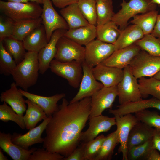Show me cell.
Instances as JSON below:
<instances>
[{
	"label": "cell",
	"mask_w": 160,
	"mask_h": 160,
	"mask_svg": "<svg viewBox=\"0 0 160 160\" xmlns=\"http://www.w3.org/2000/svg\"><path fill=\"white\" fill-rule=\"evenodd\" d=\"M153 2L157 5H160V0H152Z\"/></svg>",
	"instance_id": "cell-52"
},
{
	"label": "cell",
	"mask_w": 160,
	"mask_h": 160,
	"mask_svg": "<svg viewBox=\"0 0 160 160\" xmlns=\"http://www.w3.org/2000/svg\"><path fill=\"white\" fill-rule=\"evenodd\" d=\"M15 22L7 17L4 18L0 17V41H3L6 38L11 37L13 33Z\"/></svg>",
	"instance_id": "cell-43"
},
{
	"label": "cell",
	"mask_w": 160,
	"mask_h": 160,
	"mask_svg": "<svg viewBox=\"0 0 160 160\" xmlns=\"http://www.w3.org/2000/svg\"><path fill=\"white\" fill-rule=\"evenodd\" d=\"M7 103L0 105V120L5 122L12 121L16 123L22 129L26 128L23 116L17 114Z\"/></svg>",
	"instance_id": "cell-38"
},
{
	"label": "cell",
	"mask_w": 160,
	"mask_h": 160,
	"mask_svg": "<svg viewBox=\"0 0 160 160\" xmlns=\"http://www.w3.org/2000/svg\"><path fill=\"white\" fill-rule=\"evenodd\" d=\"M89 127L85 132L81 134L80 141L86 143L92 140L101 133L108 131L111 127L116 125L115 117H110L101 115L89 119Z\"/></svg>",
	"instance_id": "cell-14"
},
{
	"label": "cell",
	"mask_w": 160,
	"mask_h": 160,
	"mask_svg": "<svg viewBox=\"0 0 160 160\" xmlns=\"http://www.w3.org/2000/svg\"><path fill=\"white\" fill-rule=\"evenodd\" d=\"M85 47L63 36L57 42L54 58L63 62L73 60L82 62L85 60Z\"/></svg>",
	"instance_id": "cell-8"
},
{
	"label": "cell",
	"mask_w": 160,
	"mask_h": 160,
	"mask_svg": "<svg viewBox=\"0 0 160 160\" xmlns=\"http://www.w3.org/2000/svg\"><path fill=\"white\" fill-rule=\"evenodd\" d=\"M91 97L70 103L65 98L47 125L43 147L52 153L68 156L78 146L82 131L91 109Z\"/></svg>",
	"instance_id": "cell-1"
},
{
	"label": "cell",
	"mask_w": 160,
	"mask_h": 160,
	"mask_svg": "<svg viewBox=\"0 0 160 160\" xmlns=\"http://www.w3.org/2000/svg\"><path fill=\"white\" fill-rule=\"evenodd\" d=\"M141 50L140 48L134 43L127 47L115 50L101 64L123 69L129 65L132 59Z\"/></svg>",
	"instance_id": "cell-17"
},
{
	"label": "cell",
	"mask_w": 160,
	"mask_h": 160,
	"mask_svg": "<svg viewBox=\"0 0 160 160\" xmlns=\"http://www.w3.org/2000/svg\"><path fill=\"white\" fill-rule=\"evenodd\" d=\"M123 69V79L117 85L120 105L143 100L137 79L132 73L129 65Z\"/></svg>",
	"instance_id": "cell-6"
},
{
	"label": "cell",
	"mask_w": 160,
	"mask_h": 160,
	"mask_svg": "<svg viewBox=\"0 0 160 160\" xmlns=\"http://www.w3.org/2000/svg\"><path fill=\"white\" fill-rule=\"evenodd\" d=\"M19 89L24 96L39 105L48 117L52 116L58 110L57 102L66 96L65 94L61 93L51 96H44Z\"/></svg>",
	"instance_id": "cell-20"
},
{
	"label": "cell",
	"mask_w": 160,
	"mask_h": 160,
	"mask_svg": "<svg viewBox=\"0 0 160 160\" xmlns=\"http://www.w3.org/2000/svg\"><path fill=\"white\" fill-rule=\"evenodd\" d=\"M60 12L66 22L69 29L90 24L84 17L77 3L70 5L61 9Z\"/></svg>",
	"instance_id": "cell-25"
},
{
	"label": "cell",
	"mask_w": 160,
	"mask_h": 160,
	"mask_svg": "<svg viewBox=\"0 0 160 160\" xmlns=\"http://www.w3.org/2000/svg\"><path fill=\"white\" fill-rule=\"evenodd\" d=\"M9 1L19 2V3H27L29 2L32 1L36 2L39 4H43V0H6Z\"/></svg>",
	"instance_id": "cell-49"
},
{
	"label": "cell",
	"mask_w": 160,
	"mask_h": 160,
	"mask_svg": "<svg viewBox=\"0 0 160 160\" xmlns=\"http://www.w3.org/2000/svg\"><path fill=\"white\" fill-rule=\"evenodd\" d=\"M77 3L84 17L89 23L96 26V0H78Z\"/></svg>",
	"instance_id": "cell-39"
},
{
	"label": "cell",
	"mask_w": 160,
	"mask_h": 160,
	"mask_svg": "<svg viewBox=\"0 0 160 160\" xmlns=\"http://www.w3.org/2000/svg\"><path fill=\"white\" fill-rule=\"evenodd\" d=\"M41 24L42 19L41 17L15 22L14 30L11 37L23 41L27 36Z\"/></svg>",
	"instance_id": "cell-29"
},
{
	"label": "cell",
	"mask_w": 160,
	"mask_h": 160,
	"mask_svg": "<svg viewBox=\"0 0 160 160\" xmlns=\"http://www.w3.org/2000/svg\"><path fill=\"white\" fill-rule=\"evenodd\" d=\"M51 116L48 117L39 125L24 134L13 133L12 135V142L26 150H28L29 147L35 144L43 143L44 139L41 137V135L45 130Z\"/></svg>",
	"instance_id": "cell-16"
},
{
	"label": "cell",
	"mask_w": 160,
	"mask_h": 160,
	"mask_svg": "<svg viewBox=\"0 0 160 160\" xmlns=\"http://www.w3.org/2000/svg\"><path fill=\"white\" fill-rule=\"evenodd\" d=\"M3 42L6 50L12 56L17 65L19 64L24 59L26 53L23 41L10 37L6 38Z\"/></svg>",
	"instance_id": "cell-31"
},
{
	"label": "cell",
	"mask_w": 160,
	"mask_h": 160,
	"mask_svg": "<svg viewBox=\"0 0 160 160\" xmlns=\"http://www.w3.org/2000/svg\"><path fill=\"white\" fill-rule=\"evenodd\" d=\"M42 12L41 17L48 42L54 31L58 29L68 30L69 26L62 16L54 8L50 0H43Z\"/></svg>",
	"instance_id": "cell-10"
},
{
	"label": "cell",
	"mask_w": 160,
	"mask_h": 160,
	"mask_svg": "<svg viewBox=\"0 0 160 160\" xmlns=\"http://www.w3.org/2000/svg\"><path fill=\"white\" fill-rule=\"evenodd\" d=\"M138 82L142 96L148 95L160 100V80L153 77L139 79Z\"/></svg>",
	"instance_id": "cell-34"
},
{
	"label": "cell",
	"mask_w": 160,
	"mask_h": 160,
	"mask_svg": "<svg viewBox=\"0 0 160 160\" xmlns=\"http://www.w3.org/2000/svg\"><path fill=\"white\" fill-rule=\"evenodd\" d=\"M158 12L156 10L138 14L133 17L131 21L133 24L138 25L144 35L151 34L155 27Z\"/></svg>",
	"instance_id": "cell-30"
},
{
	"label": "cell",
	"mask_w": 160,
	"mask_h": 160,
	"mask_svg": "<svg viewBox=\"0 0 160 160\" xmlns=\"http://www.w3.org/2000/svg\"><path fill=\"white\" fill-rule=\"evenodd\" d=\"M85 46V61L93 68L101 63L115 50L113 44L104 42L97 39Z\"/></svg>",
	"instance_id": "cell-9"
},
{
	"label": "cell",
	"mask_w": 160,
	"mask_h": 160,
	"mask_svg": "<svg viewBox=\"0 0 160 160\" xmlns=\"http://www.w3.org/2000/svg\"><path fill=\"white\" fill-rule=\"evenodd\" d=\"M67 30L58 29L53 33L46 46L38 52L39 73L44 74L48 68L56 52V45L59 39L64 36Z\"/></svg>",
	"instance_id": "cell-15"
},
{
	"label": "cell",
	"mask_w": 160,
	"mask_h": 160,
	"mask_svg": "<svg viewBox=\"0 0 160 160\" xmlns=\"http://www.w3.org/2000/svg\"><path fill=\"white\" fill-rule=\"evenodd\" d=\"M140 28L135 24L127 26L121 30L117 40L113 44L115 50L122 49L134 44L144 36Z\"/></svg>",
	"instance_id": "cell-26"
},
{
	"label": "cell",
	"mask_w": 160,
	"mask_h": 160,
	"mask_svg": "<svg viewBox=\"0 0 160 160\" xmlns=\"http://www.w3.org/2000/svg\"><path fill=\"white\" fill-rule=\"evenodd\" d=\"M96 26L93 25L69 29L64 36L81 45H86L96 37Z\"/></svg>",
	"instance_id": "cell-23"
},
{
	"label": "cell",
	"mask_w": 160,
	"mask_h": 160,
	"mask_svg": "<svg viewBox=\"0 0 160 160\" xmlns=\"http://www.w3.org/2000/svg\"><path fill=\"white\" fill-rule=\"evenodd\" d=\"M118 26L112 21L103 25H97V39L104 42L114 44L121 31Z\"/></svg>",
	"instance_id": "cell-28"
},
{
	"label": "cell",
	"mask_w": 160,
	"mask_h": 160,
	"mask_svg": "<svg viewBox=\"0 0 160 160\" xmlns=\"http://www.w3.org/2000/svg\"><path fill=\"white\" fill-rule=\"evenodd\" d=\"M92 70L95 79L105 87L117 86L122 79L124 75L123 69L106 66L101 63L94 67Z\"/></svg>",
	"instance_id": "cell-18"
},
{
	"label": "cell",
	"mask_w": 160,
	"mask_h": 160,
	"mask_svg": "<svg viewBox=\"0 0 160 160\" xmlns=\"http://www.w3.org/2000/svg\"><path fill=\"white\" fill-rule=\"evenodd\" d=\"M83 76L78 92L69 102L73 103L84 98L91 97L96 92L104 87L103 84L97 81L94 76L93 67L85 61L82 63Z\"/></svg>",
	"instance_id": "cell-13"
},
{
	"label": "cell",
	"mask_w": 160,
	"mask_h": 160,
	"mask_svg": "<svg viewBox=\"0 0 160 160\" xmlns=\"http://www.w3.org/2000/svg\"><path fill=\"white\" fill-rule=\"evenodd\" d=\"M153 149V138L129 150L127 154V160H147L150 153Z\"/></svg>",
	"instance_id": "cell-36"
},
{
	"label": "cell",
	"mask_w": 160,
	"mask_h": 160,
	"mask_svg": "<svg viewBox=\"0 0 160 160\" xmlns=\"http://www.w3.org/2000/svg\"><path fill=\"white\" fill-rule=\"evenodd\" d=\"M17 87L15 82H12L9 89L1 93L0 101L8 104L17 114L23 116L27 109L26 103Z\"/></svg>",
	"instance_id": "cell-21"
},
{
	"label": "cell",
	"mask_w": 160,
	"mask_h": 160,
	"mask_svg": "<svg viewBox=\"0 0 160 160\" xmlns=\"http://www.w3.org/2000/svg\"><path fill=\"white\" fill-rule=\"evenodd\" d=\"M97 25H103L112 20L113 12L112 0H96Z\"/></svg>",
	"instance_id": "cell-33"
},
{
	"label": "cell",
	"mask_w": 160,
	"mask_h": 160,
	"mask_svg": "<svg viewBox=\"0 0 160 160\" xmlns=\"http://www.w3.org/2000/svg\"><path fill=\"white\" fill-rule=\"evenodd\" d=\"M23 41L25 50L38 52L48 42L44 25L35 29Z\"/></svg>",
	"instance_id": "cell-24"
},
{
	"label": "cell",
	"mask_w": 160,
	"mask_h": 160,
	"mask_svg": "<svg viewBox=\"0 0 160 160\" xmlns=\"http://www.w3.org/2000/svg\"><path fill=\"white\" fill-rule=\"evenodd\" d=\"M134 43L139 46L141 50L151 55L160 57V38L151 34L145 35Z\"/></svg>",
	"instance_id": "cell-35"
},
{
	"label": "cell",
	"mask_w": 160,
	"mask_h": 160,
	"mask_svg": "<svg viewBox=\"0 0 160 160\" xmlns=\"http://www.w3.org/2000/svg\"><path fill=\"white\" fill-rule=\"evenodd\" d=\"M106 136L101 134L85 143L84 160H94Z\"/></svg>",
	"instance_id": "cell-40"
},
{
	"label": "cell",
	"mask_w": 160,
	"mask_h": 160,
	"mask_svg": "<svg viewBox=\"0 0 160 160\" xmlns=\"http://www.w3.org/2000/svg\"><path fill=\"white\" fill-rule=\"evenodd\" d=\"M135 113L138 121L154 128H160V115L157 112L145 109Z\"/></svg>",
	"instance_id": "cell-41"
},
{
	"label": "cell",
	"mask_w": 160,
	"mask_h": 160,
	"mask_svg": "<svg viewBox=\"0 0 160 160\" xmlns=\"http://www.w3.org/2000/svg\"><path fill=\"white\" fill-rule=\"evenodd\" d=\"M120 5L121 9L114 13L111 21L122 30L127 26L128 21L131 17L139 14L156 10L157 5L152 0H129L128 2L123 0Z\"/></svg>",
	"instance_id": "cell-4"
},
{
	"label": "cell",
	"mask_w": 160,
	"mask_h": 160,
	"mask_svg": "<svg viewBox=\"0 0 160 160\" xmlns=\"http://www.w3.org/2000/svg\"><path fill=\"white\" fill-rule=\"evenodd\" d=\"M54 5L62 9L72 4L77 3L78 0H50Z\"/></svg>",
	"instance_id": "cell-45"
},
{
	"label": "cell",
	"mask_w": 160,
	"mask_h": 160,
	"mask_svg": "<svg viewBox=\"0 0 160 160\" xmlns=\"http://www.w3.org/2000/svg\"><path fill=\"white\" fill-rule=\"evenodd\" d=\"M153 143V148L157 149L160 153V128H154Z\"/></svg>",
	"instance_id": "cell-46"
},
{
	"label": "cell",
	"mask_w": 160,
	"mask_h": 160,
	"mask_svg": "<svg viewBox=\"0 0 160 160\" xmlns=\"http://www.w3.org/2000/svg\"><path fill=\"white\" fill-rule=\"evenodd\" d=\"M1 148L0 149V160H8L7 158L4 154Z\"/></svg>",
	"instance_id": "cell-50"
},
{
	"label": "cell",
	"mask_w": 160,
	"mask_h": 160,
	"mask_svg": "<svg viewBox=\"0 0 160 160\" xmlns=\"http://www.w3.org/2000/svg\"><path fill=\"white\" fill-rule=\"evenodd\" d=\"M34 2L19 3L0 1L1 12L15 22L41 17L42 8Z\"/></svg>",
	"instance_id": "cell-3"
},
{
	"label": "cell",
	"mask_w": 160,
	"mask_h": 160,
	"mask_svg": "<svg viewBox=\"0 0 160 160\" xmlns=\"http://www.w3.org/2000/svg\"><path fill=\"white\" fill-rule=\"evenodd\" d=\"M153 77L157 79L160 80V70L153 76Z\"/></svg>",
	"instance_id": "cell-51"
},
{
	"label": "cell",
	"mask_w": 160,
	"mask_h": 160,
	"mask_svg": "<svg viewBox=\"0 0 160 160\" xmlns=\"http://www.w3.org/2000/svg\"><path fill=\"white\" fill-rule=\"evenodd\" d=\"M147 160H160V153L157 149H153L150 153Z\"/></svg>",
	"instance_id": "cell-48"
},
{
	"label": "cell",
	"mask_w": 160,
	"mask_h": 160,
	"mask_svg": "<svg viewBox=\"0 0 160 160\" xmlns=\"http://www.w3.org/2000/svg\"><path fill=\"white\" fill-rule=\"evenodd\" d=\"M154 131V128L138 121L130 132L127 143L128 150L153 138Z\"/></svg>",
	"instance_id": "cell-22"
},
{
	"label": "cell",
	"mask_w": 160,
	"mask_h": 160,
	"mask_svg": "<svg viewBox=\"0 0 160 160\" xmlns=\"http://www.w3.org/2000/svg\"><path fill=\"white\" fill-rule=\"evenodd\" d=\"M12 135L0 132V147L14 160H28L33 152L37 149L32 148L26 150L14 144L12 141Z\"/></svg>",
	"instance_id": "cell-19"
},
{
	"label": "cell",
	"mask_w": 160,
	"mask_h": 160,
	"mask_svg": "<svg viewBox=\"0 0 160 160\" xmlns=\"http://www.w3.org/2000/svg\"><path fill=\"white\" fill-rule=\"evenodd\" d=\"M117 96V86L110 87H104L94 94L91 97V109L89 119L102 115L105 109H111Z\"/></svg>",
	"instance_id": "cell-11"
},
{
	"label": "cell",
	"mask_w": 160,
	"mask_h": 160,
	"mask_svg": "<svg viewBox=\"0 0 160 160\" xmlns=\"http://www.w3.org/2000/svg\"><path fill=\"white\" fill-rule=\"evenodd\" d=\"M17 64L5 49L3 41H0V73L6 76L11 75Z\"/></svg>",
	"instance_id": "cell-37"
},
{
	"label": "cell",
	"mask_w": 160,
	"mask_h": 160,
	"mask_svg": "<svg viewBox=\"0 0 160 160\" xmlns=\"http://www.w3.org/2000/svg\"><path fill=\"white\" fill-rule=\"evenodd\" d=\"M39 73L38 52L28 51L11 75L17 86L27 91L29 87L36 83Z\"/></svg>",
	"instance_id": "cell-2"
},
{
	"label": "cell",
	"mask_w": 160,
	"mask_h": 160,
	"mask_svg": "<svg viewBox=\"0 0 160 160\" xmlns=\"http://www.w3.org/2000/svg\"><path fill=\"white\" fill-rule=\"evenodd\" d=\"M151 34L156 37L160 38V14L157 16L155 27Z\"/></svg>",
	"instance_id": "cell-47"
},
{
	"label": "cell",
	"mask_w": 160,
	"mask_h": 160,
	"mask_svg": "<svg viewBox=\"0 0 160 160\" xmlns=\"http://www.w3.org/2000/svg\"><path fill=\"white\" fill-rule=\"evenodd\" d=\"M129 65L132 73L137 79L152 77L160 70V57L141 50Z\"/></svg>",
	"instance_id": "cell-5"
},
{
	"label": "cell",
	"mask_w": 160,
	"mask_h": 160,
	"mask_svg": "<svg viewBox=\"0 0 160 160\" xmlns=\"http://www.w3.org/2000/svg\"><path fill=\"white\" fill-rule=\"evenodd\" d=\"M119 143V140L116 130L106 136L99 152L94 160L111 159L114 149Z\"/></svg>",
	"instance_id": "cell-32"
},
{
	"label": "cell",
	"mask_w": 160,
	"mask_h": 160,
	"mask_svg": "<svg viewBox=\"0 0 160 160\" xmlns=\"http://www.w3.org/2000/svg\"><path fill=\"white\" fill-rule=\"evenodd\" d=\"M64 157L58 153L50 152L44 148H39L30 155L28 160H63Z\"/></svg>",
	"instance_id": "cell-42"
},
{
	"label": "cell",
	"mask_w": 160,
	"mask_h": 160,
	"mask_svg": "<svg viewBox=\"0 0 160 160\" xmlns=\"http://www.w3.org/2000/svg\"><path fill=\"white\" fill-rule=\"evenodd\" d=\"M82 62L76 60L63 62L53 59L49 68L56 75L66 79L74 88L79 87L83 76Z\"/></svg>",
	"instance_id": "cell-7"
},
{
	"label": "cell",
	"mask_w": 160,
	"mask_h": 160,
	"mask_svg": "<svg viewBox=\"0 0 160 160\" xmlns=\"http://www.w3.org/2000/svg\"><path fill=\"white\" fill-rule=\"evenodd\" d=\"M84 145L85 143L82 142L68 156L64 157L63 160H84Z\"/></svg>",
	"instance_id": "cell-44"
},
{
	"label": "cell",
	"mask_w": 160,
	"mask_h": 160,
	"mask_svg": "<svg viewBox=\"0 0 160 160\" xmlns=\"http://www.w3.org/2000/svg\"><path fill=\"white\" fill-rule=\"evenodd\" d=\"M27 108L23 119L27 130H31L37 124L48 117L43 109L36 103L27 99L25 100Z\"/></svg>",
	"instance_id": "cell-27"
},
{
	"label": "cell",
	"mask_w": 160,
	"mask_h": 160,
	"mask_svg": "<svg viewBox=\"0 0 160 160\" xmlns=\"http://www.w3.org/2000/svg\"><path fill=\"white\" fill-rule=\"evenodd\" d=\"M116 121L117 136L120 146L119 152L121 153L122 160H128L127 143L129 134L133 127L138 120L135 115L129 113L123 116L114 115Z\"/></svg>",
	"instance_id": "cell-12"
}]
</instances>
